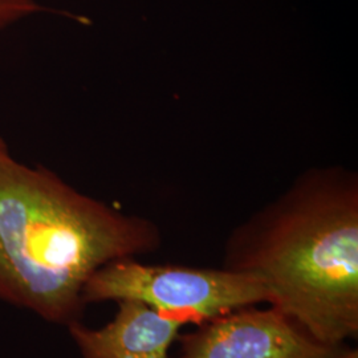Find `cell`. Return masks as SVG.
Here are the masks:
<instances>
[{"label":"cell","instance_id":"6da1fadb","mask_svg":"<svg viewBox=\"0 0 358 358\" xmlns=\"http://www.w3.org/2000/svg\"><path fill=\"white\" fill-rule=\"evenodd\" d=\"M222 268L257 278L268 306L322 344L357 340V171L308 167L231 231Z\"/></svg>","mask_w":358,"mask_h":358},{"label":"cell","instance_id":"7a4b0ae2","mask_svg":"<svg viewBox=\"0 0 358 358\" xmlns=\"http://www.w3.org/2000/svg\"><path fill=\"white\" fill-rule=\"evenodd\" d=\"M150 217L80 192L56 171L0 153V301L50 324L83 319L90 276L115 260L157 252Z\"/></svg>","mask_w":358,"mask_h":358},{"label":"cell","instance_id":"3957f363","mask_svg":"<svg viewBox=\"0 0 358 358\" xmlns=\"http://www.w3.org/2000/svg\"><path fill=\"white\" fill-rule=\"evenodd\" d=\"M88 307L103 301H137L183 327H195L239 308L268 304L262 282L226 268L146 264L138 257L115 260L97 269L84 287Z\"/></svg>","mask_w":358,"mask_h":358},{"label":"cell","instance_id":"277c9868","mask_svg":"<svg viewBox=\"0 0 358 358\" xmlns=\"http://www.w3.org/2000/svg\"><path fill=\"white\" fill-rule=\"evenodd\" d=\"M178 340L177 358H336L349 345L322 344L271 306L235 309Z\"/></svg>","mask_w":358,"mask_h":358},{"label":"cell","instance_id":"5b68a950","mask_svg":"<svg viewBox=\"0 0 358 358\" xmlns=\"http://www.w3.org/2000/svg\"><path fill=\"white\" fill-rule=\"evenodd\" d=\"M115 317L101 328L83 321L66 327L81 358H170L183 327L142 303L118 301Z\"/></svg>","mask_w":358,"mask_h":358},{"label":"cell","instance_id":"8992f818","mask_svg":"<svg viewBox=\"0 0 358 358\" xmlns=\"http://www.w3.org/2000/svg\"><path fill=\"white\" fill-rule=\"evenodd\" d=\"M47 10L38 0H0V31Z\"/></svg>","mask_w":358,"mask_h":358},{"label":"cell","instance_id":"52a82bcc","mask_svg":"<svg viewBox=\"0 0 358 358\" xmlns=\"http://www.w3.org/2000/svg\"><path fill=\"white\" fill-rule=\"evenodd\" d=\"M336 358H358V349L356 346L348 345Z\"/></svg>","mask_w":358,"mask_h":358},{"label":"cell","instance_id":"ba28073f","mask_svg":"<svg viewBox=\"0 0 358 358\" xmlns=\"http://www.w3.org/2000/svg\"><path fill=\"white\" fill-rule=\"evenodd\" d=\"M10 149H8V145H7V142L3 140V137L0 136V153H6V152H8Z\"/></svg>","mask_w":358,"mask_h":358}]
</instances>
